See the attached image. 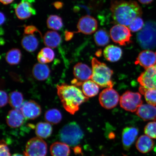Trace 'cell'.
Wrapping results in <instances>:
<instances>
[{"instance_id":"obj_21","label":"cell","mask_w":156,"mask_h":156,"mask_svg":"<svg viewBox=\"0 0 156 156\" xmlns=\"http://www.w3.org/2000/svg\"><path fill=\"white\" fill-rule=\"evenodd\" d=\"M32 73L35 79L38 81H43L47 79L49 76L50 70L46 64L39 63L34 66Z\"/></svg>"},{"instance_id":"obj_20","label":"cell","mask_w":156,"mask_h":156,"mask_svg":"<svg viewBox=\"0 0 156 156\" xmlns=\"http://www.w3.org/2000/svg\"><path fill=\"white\" fill-rule=\"evenodd\" d=\"M154 143L151 138L146 135L140 136L136 143L138 151L142 153H149L153 149Z\"/></svg>"},{"instance_id":"obj_3","label":"cell","mask_w":156,"mask_h":156,"mask_svg":"<svg viewBox=\"0 0 156 156\" xmlns=\"http://www.w3.org/2000/svg\"><path fill=\"white\" fill-rule=\"evenodd\" d=\"M92 76L91 80L101 87L112 88L113 71L106 64L93 58L91 60Z\"/></svg>"},{"instance_id":"obj_48","label":"cell","mask_w":156,"mask_h":156,"mask_svg":"<svg viewBox=\"0 0 156 156\" xmlns=\"http://www.w3.org/2000/svg\"></svg>"},{"instance_id":"obj_24","label":"cell","mask_w":156,"mask_h":156,"mask_svg":"<svg viewBox=\"0 0 156 156\" xmlns=\"http://www.w3.org/2000/svg\"><path fill=\"white\" fill-rule=\"evenodd\" d=\"M37 38L34 34H25L21 41L22 47L29 52H33L36 51L38 46Z\"/></svg>"},{"instance_id":"obj_35","label":"cell","mask_w":156,"mask_h":156,"mask_svg":"<svg viewBox=\"0 0 156 156\" xmlns=\"http://www.w3.org/2000/svg\"><path fill=\"white\" fill-rule=\"evenodd\" d=\"M145 135L153 139H156V122L148 123L144 128Z\"/></svg>"},{"instance_id":"obj_40","label":"cell","mask_w":156,"mask_h":156,"mask_svg":"<svg viewBox=\"0 0 156 156\" xmlns=\"http://www.w3.org/2000/svg\"><path fill=\"white\" fill-rule=\"evenodd\" d=\"M54 7L57 9H61L63 7L64 4L60 2H56L53 4Z\"/></svg>"},{"instance_id":"obj_18","label":"cell","mask_w":156,"mask_h":156,"mask_svg":"<svg viewBox=\"0 0 156 156\" xmlns=\"http://www.w3.org/2000/svg\"><path fill=\"white\" fill-rule=\"evenodd\" d=\"M136 114L144 121L156 120V107L149 104H142L136 110Z\"/></svg>"},{"instance_id":"obj_2","label":"cell","mask_w":156,"mask_h":156,"mask_svg":"<svg viewBox=\"0 0 156 156\" xmlns=\"http://www.w3.org/2000/svg\"><path fill=\"white\" fill-rule=\"evenodd\" d=\"M57 94L65 110L74 115L79 110L80 106L87 102L89 98L75 85L62 83L56 86Z\"/></svg>"},{"instance_id":"obj_32","label":"cell","mask_w":156,"mask_h":156,"mask_svg":"<svg viewBox=\"0 0 156 156\" xmlns=\"http://www.w3.org/2000/svg\"><path fill=\"white\" fill-rule=\"evenodd\" d=\"M47 25L49 29L54 30H60L63 27V20L57 15H50L47 20Z\"/></svg>"},{"instance_id":"obj_10","label":"cell","mask_w":156,"mask_h":156,"mask_svg":"<svg viewBox=\"0 0 156 156\" xmlns=\"http://www.w3.org/2000/svg\"><path fill=\"white\" fill-rule=\"evenodd\" d=\"M137 81L142 87L156 89V64L146 69L138 77Z\"/></svg>"},{"instance_id":"obj_38","label":"cell","mask_w":156,"mask_h":156,"mask_svg":"<svg viewBox=\"0 0 156 156\" xmlns=\"http://www.w3.org/2000/svg\"><path fill=\"white\" fill-rule=\"evenodd\" d=\"M9 102V97L7 93L5 91L1 90V107H4L7 105Z\"/></svg>"},{"instance_id":"obj_30","label":"cell","mask_w":156,"mask_h":156,"mask_svg":"<svg viewBox=\"0 0 156 156\" xmlns=\"http://www.w3.org/2000/svg\"><path fill=\"white\" fill-rule=\"evenodd\" d=\"M62 115L60 111L55 108L47 111L44 115L45 119L50 124H56L62 119Z\"/></svg>"},{"instance_id":"obj_8","label":"cell","mask_w":156,"mask_h":156,"mask_svg":"<svg viewBox=\"0 0 156 156\" xmlns=\"http://www.w3.org/2000/svg\"><path fill=\"white\" fill-rule=\"evenodd\" d=\"M47 150V145L42 138L34 137L27 142L24 154L25 156H46Z\"/></svg>"},{"instance_id":"obj_33","label":"cell","mask_w":156,"mask_h":156,"mask_svg":"<svg viewBox=\"0 0 156 156\" xmlns=\"http://www.w3.org/2000/svg\"><path fill=\"white\" fill-rule=\"evenodd\" d=\"M140 92L144 95L146 102L150 105L156 106V89H146L142 87L139 88Z\"/></svg>"},{"instance_id":"obj_39","label":"cell","mask_w":156,"mask_h":156,"mask_svg":"<svg viewBox=\"0 0 156 156\" xmlns=\"http://www.w3.org/2000/svg\"><path fill=\"white\" fill-rule=\"evenodd\" d=\"M74 33H75L66 30L64 32V36H65L66 40L68 41L71 40L73 37Z\"/></svg>"},{"instance_id":"obj_36","label":"cell","mask_w":156,"mask_h":156,"mask_svg":"<svg viewBox=\"0 0 156 156\" xmlns=\"http://www.w3.org/2000/svg\"><path fill=\"white\" fill-rule=\"evenodd\" d=\"M0 156H11L9 148L4 140H2L0 145Z\"/></svg>"},{"instance_id":"obj_4","label":"cell","mask_w":156,"mask_h":156,"mask_svg":"<svg viewBox=\"0 0 156 156\" xmlns=\"http://www.w3.org/2000/svg\"><path fill=\"white\" fill-rule=\"evenodd\" d=\"M83 133L77 123L73 122L64 126L60 130V141L71 147L77 146L83 137Z\"/></svg>"},{"instance_id":"obj_23","label":"cell","mask_w":156,"mask_h":156,"mask_svg":"<svg viewBox=\"0 0 156 156\" xmlns=\"http://www.w3.org/2000/svg\"><path fill=\"white\" fill-rule=\"evenodd\" d=\"M52 156H69L70 152L69 146L63 142H55L50 146Z\"/></svg>"},{"instance_id":"obj_29","label":"cell","mask_w":156,"mask_h":156,"mask_svg":"<svg viewBox=\"0 0 156 156\" xmlns=\"http://www.w3.org/2000/svg\"><path fill=\"white\" fill-rule=\"evenodd\" d=\"M22 57L21 51L18 48H12L9 50L6 54L5 60L8 63L11 65L18 64Z\"/></svg>"},{"instance_id":"obj_26","label":"cell","mask_w":156,"mask_h":156,"mask_svg":"<svg viewBox=\"0 0 156 156\" xmlns=\"http://www.w3.org/2000/svg\"><path fill=\"white\" fill-rule=\"evenodd\" d=\"M52 128L49 123L40 122L37 124L36 128V133L38 137L41 138H46L52 134Z\"/></svg>"},{"instance_id":"obj_14","label":"cell","mask_w":156,"mask_h":156,"mask_svg":"<svg viewBox=\"0 0 156 156\" xmlns=\"http://www.w3.org/2000/svg\"><path fill=\"white\" fill-rule=\"evenodd\" d=\"M139 133L137 128L134 127H126L123 129L122 142L124 150L128 151L135 141Z\"/></svg>"},{"instance_id":"obj_41","label":"cell","mask_w":156,"mask_h":156,"mask_svg":"<svg viewBox=\"0 0 156 156\" xmlns=\"http://www.w3.org/2000/svg\"><path fill=\"white\" fill-rule=\"evenodd\" d=\"M140 3L144 5H148L152 2L153 0H138Z\"/></svg>"},{"instance_id":"obj_1","label":"cell","mask_w":156,"mask_h":156,"mask_svg":"<svg viewBox=\"0 0 156 156\" xmlns=\"http://www.w3.org/2000/svg\"><path fill=\"white\" fill-rule=\"evenodd\" d=\"M110 10L114 22L126 26H129L134 19L142 14L141 7L134 1H113Z\"/></svg>"},{"instance_id":"obj_47","label":"cell","mask_w":156,"mask_h":156,"mask_svg":"<svg viewBox=\"0 0 156 156\" xmlns=\"http://www.w3.org/2000/svg\"><path fill=\"white\" fill-rule=\"evenodd\" d=\"M105 156V155H101V156Z\"/></svg>"},{"instance_id":"obj_7","label":"cell","mask_w":156,"mask_h":156,"mask_svg":"<svg viewBox=\"0 0 156 156\" xmlns=\"http://www.w3.org/2000/svg\"><path fill=\"white\" fill-rule=\"evenodd\" d=\"M111 38L114 42L121 46H126L131 42L132 36L129 29L125 25L117 24L110 30Z\"/></svg>"},{"instance_id":"obj_16","label":"cell","mask_w":156,"mask_h":156,"mask_svg":"<svg viewBox=\"0 0 156 156\" xmlns=\"http://www.w3.org/2000/svg\"><path fill=\"white\" fill-rule=\"evenodd\" d=\"M135 63L147 69L156 64V54L151 50H144L138 55Z\"/></svg>"},{"instance_id":"obj_31","label":"cell","mask_w":156,"mask_h":156,"mask_svg":"<svg viewBox=\"0 0 156 156\" xmlns=\"http://www.w3.org/2000/svg\"><path fill=\"white\" fill-rule=\"evenodd\" d=\"M24 98L22 94L18 91H12L10 94L9 103L12 108L16 109L20 108L23 104Z\"/></svg>"},{"instance_id":"obj_17","label":"cell","mask_w":156,"mask_h":156,"mask_svg":"<svg viewBox=\"0 0 156 156\" xmlns=\"http://www.w3.org/2000/svg\"><path fill=\"white\" fill-rule=\"evenodd\" d=\"M24 117L21 111L14 109L9 111L6 117L7 123L12 128H17L21 126L24 123Z\"/></svg>"},{"instance_id":"obj_12","label":"cell","mask_w":156,"mask_h":156,"mask_svg":"<svg viewBox=\"0 0 156 156\" xmlns=\"http://www.w3.org/2000/svg\"><path fill=\"white\" fill-rule=\"evenodd\" d=\"M20 110L25 119H34L41 113L40 106L34 101H27L23 103Z\"/></svg>"},{"instance_id":"obj_43","label":"cell","mask_w":156,"mask_h":156,"mask_svg":"<svg viewBox=\"0 0 156 156\" xmlns=\"http://www.w3.org/2000/svg\"><path fill=\"white\" fill-rule=\"evenodd\" d=\"M0 1L3 4L7 5L12 3L14 0H0Z\"/></svg>"},{"instance_id":"obj_9","label":"cell","mask_w":156,"mask_h":156,"mask_svg":"<svg viewBox=\"0 0 156 156\" xmlns=\"http://www.w3.org/2000/svg\"><path fill=\"white\" fill-rule=\"evenodd\" d=\"M119 95L112 88H106L99 94V100L101 106L110 110L114 108L120 101Z\"/></svg>"},{"instance_id":"obj_44","label":"cell","mask_w":156,"mask_h":156,"mask_svg":"<svg viewBox=\"0 0 156 156\" xmlns=\"http://www.w3.org/2000/svg\"><path fill=\"white\" fill-rule=\"evenodd\" d=\"M74 151L76 154H80L81 153V148L78 146H76L74 149Z\"/></svg>"},{"instance_id":"obj_11","label":"cell","mask_w":156,"mask_h":156,"mask_svg":"<svg viewBox=\"0 0 156 156\" xmlns=\"http://www.w3.org/2000/svg\"><path fill=\"white\" fill-rule=\"evenodd\" d=\"M98 22L94 17L90 16H85L79 19L77 24L76 33L90 35L93 34L98 28Z\"/></svg>"},{"instance_id":"obj_42","label":"cell","mask_w":156,"mask_h":156,"mask_svg":"<svg viewBox=\"0 0 156 156\" xmlns=\"http://www.w3.org/2000/svg\"><path fill=\"white\" fill-rule=\"evenodd\" d=\"M5 21V14L1 12V25L3 24Z\"/></svg>"},{"instance_id":"obj_28","label":"cell","mask_w":156,"mask_h":156,"mask_svg":"<svg viewBox=\"0 0 156 156\" xmlns=\"http://www.w3.org/2000/svg\"><path fill=\"white\" fill-rule=\"evenodd\" d=\"M94 38L95 44L98 46H105L110 42L108 33L104 29H101L97 31Z\"/></svg>"},{"instance_id":"obj_27","label":"cell","mask_w":156,"mask_h":156,"mask_svg":"<svg viewBox=\"0 0 156 156\" xmlns=\"http://www.w3.org/2000/svg\"><path fill=\"white\" fill-rule=\"evenodd\" d=\"M55 56L54 52L51 48L46 47L42 49L37 55L39 63L45 64L53 61Z\"/></svg>"},{"instance_id":"obj_22","label":"cell","mask_w":156,"mask_h":156,"mask_svg":"<svg viewBox=\"0 0 156 156\" xmlns=\"http://www.w3.org/2000/svg\"><path fill=\"white\" fill-rule=\"evenodd\" d=\"M44 44L48 47L55 48L59 45L62 41L60 34L55 31H48L43 37Z\"/></svg>"},{"instance_id":"obj_25","label":"cell","mask_w":156,"mask_h":156,"mask_svg":"<svg viewBox=\"0 0 156 156\" xmlns=\"http://www.w3.org/2000/svg\"><path fill=\"white\" fill-rule=\"evenodd\" d=\"M81 86L84 95L88 98L94 97L99 92L100 87L92 80L84 82Z\"/></svg>"},{"instance_id":"obj_45","label":"cell","mask_w":156,"mask_h":156,"mask_svg":"<svg viewBox=\"0 0 156 156\" xmlns=\"http://www.w3.org/2000/svg\"><path fill=\"white\" fill-rule=\"evenodd\" d=\"M12 156H23L22 155L20 154H14Z\"/></svg>"},{"instance_id":"obj_13","label":"cell","mask_w":156,"mask_h":156,"mask_svg":"<svg viewBox=\"0 0 156 156\" xmlns=\"http://www.w3.org/2000/svg\"><path fill=\"white\" fill-rule=\"evenodd\" d=\"M30 2L22 0L15 9V14L19 19L25 20L36 14V10Z\"/></svg>"},{"instance_id":"obj_34","label":"cell","mask_w":156,"mask_h":156,"mask_svg":"<svg viewBox=\"0 0 156 156\" xmlns=\"http://www.w3.org/2000/svg\"><path fill=\"white\" fill-rule=\"evenodd\" d=\"M144 22L140 17L134 19L129 25V29L133 32H137L141 30L144 26Z\"/></svg>"},{"instance_id":"obj_46","label":"cell","mask_w":156,"mask_h":156,"mask_svg":"<svg viewBox=\"0 0 156 156\" xmlns=\"http://www.w3.org/2000/svg\"><path fill=\"white\" fill-rule=\"evenodd\" d=\"M154 151H155L156 153V147L155 148Z\"/></svg>"},{"instance_id":"obj_19","label":"cell","mask_w":156,"mask_h":156,"mask_svg":"<svg viewBox=\"0 0 156 156\" xmlns=\"http://www.w3.org/2000/svg\"><path fill=\"white\" fill-rule=\"evenodd\" d=\"M122 54V49L114 45H109L105 48L103 55L109 62H114L118 61L121 58Z\"/></svg>"},{"instance_id":"obj_5","label":"cell","mask_w":156,"mask_h":156,"mask_svg":"<svg viewBox=\"0 0 156 156\" xmlns=\"http://www.w3.org/2000/svg\"><path fill=\"white\" fill-rule=\"evenodd\" d=\"M138 43L142 48L153 49L156 47V22L147 21L136 36Z\"/></svg>"},{"instance_id":"obj_6","label":"cell","mask_w":156,"mask_h":156,"mask_svg":"<svg viewBox=\"0 0 156 156\" xmlns=\"http://www.w3.org/2000/svg\"><path fill=\"white\" fill-rule=\"evenodd\" d=\"M142 103L141 95L138 93L127 91L120 97V106L128 112H136Z\"/></svg>"},{"instance_id":"obj_15","label":"cell","mask_w":156,"mask_h":156,"mask_svg":"<svg viewBox=\"0 0 156 156\" xmlns=\"http://www.w3.org/2000/svg\"><path fill=\"white\" fill-rule=\"evenodd\" d=\"M73 73L75 79L82 83L91 79L92 70L88 66L82 63H79L74 66Z\"/></svg>"},{"instance_id":"obj_37","label":"cell","mask_w":156,"mask_h":156,"mask_svg":"<svg viewBox=\"0 0 156 156\" xmlns=\"http://www.w3.org/2000/svg\"><path fill=\"white\" fill-rule=\"evenodd\" d=\"M38 33L42 37V34L38 29L36 27L33 25H28L25 26L24 29V33L25 34H34L35 33Z\"/></svg>"}]
</instances>
